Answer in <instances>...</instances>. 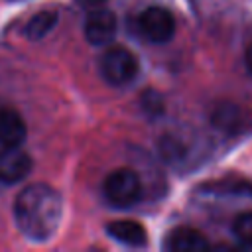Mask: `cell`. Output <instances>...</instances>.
I'll list each match as a JSON object with an SVG mask.
<instances>
[{"instance_id": "obj_6", "label": "cell", "mask_w": 252, "mask_h": 252, "mask_svg": "<svg viewBox=\"0 0 252 252\" xmlns=\"http://www.w3.org/2000/svg\"><path fill=\"white\" fill-rule=\"evenodd\" d=\"M116 30H118V20L114 12L106 8H94L85 22V37L94 47L108 45L116 37Z\"/></svg>"}, {"instance_id": "obj_11", "label": "cell", "mask_w": 252, "mask_h": 252, "mask_svg": "<svg viewBox=\"0 0 252 252\" xmlns=\"http://www.w3.org/2000/svg\"><path fill=\"white\" fill-rule=\"evenodd\" d=\"M207 193L215 195H240V197H252V181L242 177H222L217 181H209L201 187Z\"/></svg>"}, {"instance_id": "obj_1", "label": "cell", "mask_w": 252, "mask_h": 252, "mask_svg": "<svg viewBox=\"0 0 252 252\" xmlns=\"http://www.w3.org/2000/svg\"><path fill=\"white\" fill-rule=\"evenodd\" d=\"M63 199L47 183H32L14 199V220L32 242H47L59 230Z\"/></svg>"}, {"instance_id": "obj_5", "label": "cell", "mask_w": 252, "mask_h": 252, "mask_svg": "<svg viewBox=\"0 0 252 252\" xmlns=\"http://www.w3.org/2000/svg\"><path fill=\"white\" fill-rule=\"evenodd\" d=\"M211 122L217 130L228 136H236L248 130V126L252 124V118L244 106L230 100H220L211 110Z\"/></svg>"}, {"instance_id": "obj_14", "label": "cell", "mask_w": 252, "mask_h": 252, "mask_svg": "<svg viewBox=\"0 0 252 252\" xmlns=\"http://www.w3.org/2000/svg\"><path fill=\"white\" fill-rule=\"evenodd\" d=\"M142 108L152 116H159L163 112V100L156 91H146L142 96Z\"/></svg>"}, {"instance_id": "obj_12", "label": "cell", "mask_w": 252, "mask_h": 252, "mask_svg": "<svg viewBox=\"0 0 252 252\" xmlns=\"http://www.w3.org/2000/svg\"><path fill=\"white\" fill-rule=\"evenodd\" d=\"M57 26V14L55 12H37L24 28V35L28 39H41L45 37L53 28Z\"/></svg>"}, {"instance_id": "obj_4", "label": "cell", "mask_w": 252, "mask_h": 252, "mask_svg": "<svg viewBox=\"0 0 252 252\" xmlns=\"http://www.w3.org/2000/svg\"><path fill=\"white\" fill-rule=\"evenodd\" d=\"M138 30L152 43H167L175 33V18L163 6H148L138 16Z\"/></svg>"}, {"instance_id": "obj_9", "label": "cell", "mask_w": 252, "mask_h": 252, "mask_svg": "<svg viewBox=\"0 0 252 252\" xmlns=\"http://www.w3.org/2000/svg\"><path fill=\"white\" fill-rule=\"evenodd\" d=\"M106 232L108 236H112L116 242L132 246V248H140L148 242V234L146 228L132 220V219H120V220H112L110 224H106Z\"/></svg>"}, {"instance_id": "obj_10", "label": "cell", "mask_w": 252, "mask_h": 252, "mask_svg": "<svg viewBox=\"0 0 252 252\" xmlns=\"http://www.w3.org/2000/svg\"><path fill=\"white\" fill-rule=\"evenodd\" d=\"M26 140L24 118L10 108H0V146L16 148Z\"/></svg>"}, {"instance_id": "obj_2", "label": "cell", "mask_w": 252, "mask_h": 252, "mask_svg": "<svg viewBox=\"0 0 252 252\" xmlns=\"http://www.w3.org/2000/svg\"><path fill=\"white\" fill-rule=\"evenodd\" d=\"M104 199L116 209H130L142 199V181L136 171L120 167L106 175L102 183Z\"/></svg>"}, {"instance_id": "obj_7", "label": "cell", "mask_w": 252, "mask_h": 252, "mask_svg": "<svg viewBox=\"0 0 252 252\" xmlns=\"http://www.w3.org/2000/svg\"><path fill=\"white\" fill-rule=\"evenodd\" d=\"M32 165L33 161L30 154L20 150V146L4 148V152H0V181L6 185H14L32 171Z\"/></svg>"}, {"instance_id": "obj_15", "label": "cell", "mask_w": 252, "mask_h": 252, "mask_svg": "<svg viewBox=\"0 0 252 252\" xmlns=\"http://www.w3.org/2000/svg\"><path fill=\"white\" fill-rule=\"evenodd\" d=\"M79 6H83V8H89V10H94V8H100L106 0H75Z\"/></svg>"}, {"instance_id": "obj_13", "label": "cell", "mask_w": 252, "mask_h": 252, "mask_svg": "<svg viewBox=\"0 0 252 252\" xmlns=\"http://www.w3.org/2000/svg\"><path fill=\"white\" fill-rule=\"evenodd\" d=\"M232 234L244 248H252V211H244L232 220Z\"/></svg>"}, {"instance_id": "obj_16", "label": "cell", "mask_w": 252, "mask_h": 252, "mask_svg": "<svg viewBox=\"0 0 252 252\" xmlns=\"http://www.w3.org/2000/svg\"><path fill=\"white\" fill-rule=\"evenodd\" d=\"M244 65H246V71H248L250 77H252V41L248 43V47H246V51H244Z\"/></svg>"}, {"instance_id": "obj_8", "label": "cell", "mask_w": 252, "mask_h": 252, "mask_svg": "<svg viewBox=\"0 0 252 252\" xmlns=\"http://www.w3.org/2000/svg\"><path fill=\"white\" fill-rule=\"evenodd\" d=\"M163 248L171 252H203L209 250L211 244L203 232L191 226H177L165 236Z\"/></svg>"}, {"instance_id": "obj_3", "label": "cell", "mask_w": 252, "mask_h": 252, "mask_svg": "<svg viewBox=\"0 0 252 252\" xmlns=\"http://www.w3.org/2000/svg\"><path fill=\"white\" fill-rule=\"evenodd\" d=\"M100 75L108 85L122 87L134 81L138 75V59L126 47H110L102 53L98 63Z\"/></svg>"}]
</instances>
